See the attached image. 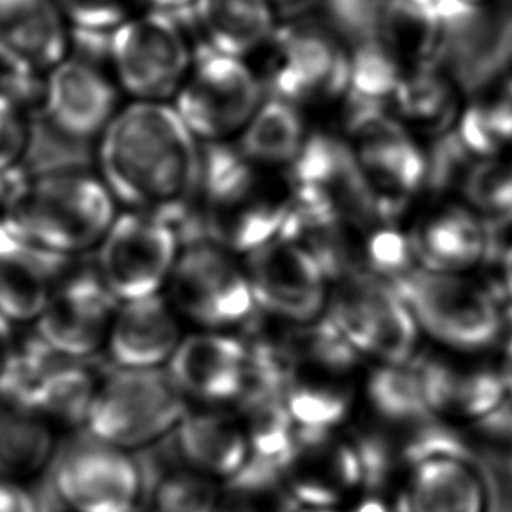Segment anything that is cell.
I'll use <instances>...</instances> for the list:
<instances>
[{"label":"cell","instance_id":"obj_1","mask_svg":"<svg viewBox=\"0 0 512 512\" xmlns=\"http://www.w3.org/2000/svg\"><path fill=\"white\" fill-rule=\"evenodd\" d=\"M100 179L132 210L177 224L200 198L201 146L173 105L135 102L100 135Z\"/></svg>","mask_w":512,"mask_h":512},{"label":"cell","instance_id":"obj_2","mask_svg":"<svg viewBox=\"0 0 512 512\" xmlns=\"http://www.w3.org/2000/svg\"><path fill=\"white\" fill-rule=\"evenodd\" d=\"M294 205L287 172L247 160L224 142L201 146L198 217L205 242L249 254L277 238Z\"/></svg>","mask_w":512,"mask_h":512},{"label":"cell","instance_id":"obj_3","mask_svg":"<svg viewBox=\"0 0 512 512\" xmlns=\"http://www.w3.org/2000/svg\"><path fill=\"white\" fill-rule=\"evenodd\" d=\"M282 324L270 329L256 319L250 329L275 359L292 420L305 429H338L352 411L359 353L327 317Z\"/></svg>","mask_w":512,"mask_h":512},{"label":"cell","instance_id":"obj_4","mask_svg":"<svg viewBox=\"0 0 512 512\" xmlns=\"http://www.w3.org/2000/svg\"><path fill=\"white\" fill-rule=\"evenodd\" d=\"M116 217L100 175L74 165L30 173L11 224L42 249L77 257L97 249Z\"/></svg>","mask_w":512,"mask_h":512},{"label":"cell","instance_id":"obj_5","mask_svg":"<svg viewBox=\"0 0 512 512\" xmlns=\"http://www.w3.org/2000/svg\"><path fill=\"white\" fill-rule=\"evenodd\" d=\"M280 236L303 247L329 284L352 275L395 282L416 266L408 233L385 215L341 217L294 203Z\"/></svg>","mask_w":512,"mask_h":512},{"label":"cell","instance_id":"obj_6","mask_svg":"<svg viewBox=\"0 0 512 512\" xmlns=\"http://www.w3.org/2000/svg\"><path fill=\"white\" fill-rule=\"evenodd\" d=\"M392 284L420 333L448 352L481 355L506 334V315L497 294L469 275L415 266Z\"/></svg>","mask_w":512,"mask_h":512},{"label":"cell","instance_id":"obj_7","mask_svg":"<svg viewBox=\"0 0 512 512\" xmlns=\"http://www.w3.org/2000/svg\"><path fill=\"white\" fill-rule=\"evenodd\" d=\"M186 399L160 367L102 374L84 430L125 451L146 450L177 429Z\"/></svg>","mask_w":512,"mask_h":512},{"label":"cell","instance_id":"obj_8","mask_svg":"<svg viewBox=\"0 0 512 512\" xmlns=\"http://www.w3.org/2000/svg\"><path fill=\"white\" fill-rule=\"evenodd\" d=\"M263 53L259 77L268 97L296 107L346 97L350 46L326 20L303 16L278 23Z\"/></svg>","mask_w":512,"mask_h":512},{"label":"cell","instance_id":"obj_9","mask_svg":"<svg viewBox=\"0 0 512 512\" xmlns=\"http://www.w3.org/2000/svg\"><path fill=\"white\" fill-rule=\"evenodd\" d=\"M346 133L381 214L397 221L427 180L425 149L388 105L348 98Z\"/></svg>","mask_w":512,"mask_h":512},{"label":"cell","instance_id":"obj_10","mask_svg":"<svg viewBox=\"0 0 512 512\" xmlns=\"http://www.w3.org/2000/svg\"><path fill=\"white\" fill-rule=\"evenodd\" d=\"M193 58L194 41L186 21L149 9L116 28L109 42L114 81L137 102L175 97Z\"/></svg>","mask_w":512,"mask_h":512},{"label":"cell","instance_id":"obj_11","mask_svg":"<svg viewBox=\"0 0 512 512\" xmlns=\"http://www.w3.org/2000/svg\"><path fill=\"white\" fill-rule=\"evenodd\" d=\"M264 95L261 77L247 60L194 46L191 69L175 93L173 109L196 139L224 142L242 132Z\"/></svg>","mask_w":512,"mask_h":512},{"label":"cell","instance_id":"obj_12","mask_svg":"<svg viewBox=\"0 0 512 512\" xmlns=\"http://www.w3.org/2000/svg\"><path fill=\"white\" fill-rule=\"evenodd\" d=\"M41 483L72 512H123L139 502L142 490L132 453L86 430L53 453Z\"/></svg>","mask_w":512,"mask_h":512},{"label":"cell","instance_id":"obj_13","mask_svg":"<svg viewBox=\"0 0 512 512\" xmlns=\"http://www.w3.org/2000/svg\"><path fill=\"white\" fill-rule=\"evenodd\" d=\"M327 319L359 355L399 364L416 353L420 329L394 284L371 275L333 282Z\"/></svg>","mask_w":512,"mask_h":512},{"label":"cell","instance_id":"obj_14","mask_svg":"<svg viewBox=\"0 0 512 512\" xmlns=\"http://www.w3.org/2000/svg\"><path fill=\"white\" fill-rule=\"evenodd\" d=\"M168 285L173 308L210 331L247 324L257 312L245 268L215 243L184 247Z\"/></svg>","mask_w":512,"mask_h":512},{"label":"cell","instance_id":"obj_15","mask_svg":"<svg viewBox=\"0 0 512 512\" xmlns=\"http://www.w3.org/2000/svg\"><path fill=\"white\" fill-rule=\"evenodd\" d=\"M97 271L119 303L160 294L180 254L172 224L153 214L130 210L116 221L97 247Z\"/></svg>","mask_w":512,"mask_h":512},{"label":"cell","instance_id":"obj_16","mask_svg":"<svg viewBox=\"0 0 512 512\" xmlns=\"http://www.w3.org/2000/svg\"><path fill=\"white\" fill-rule=\"evenodd\" d=\"M245 273L259 312L270 319L305 324L319 319L329 280L298 243L277 236L247 254Z\"/></svg>","mask_w":512,"mask_h":512},{"label":"cell","instance_id":"obj_17","mask_svg":"<svg viewBox=\"0 0 512 512\" xmlns=\"http://www.w3.org/2000/svg\"><path fill=\"white\" fill-rule=\"evenodd\" d=\"M118 306L97 266L74 261L35 320L34 331L63 357L91 359L107 345Z\"/></svg>","mask_w":512,"mask_h":512},{"label":"cell","instance_id":"obj_18","mask_svg":"<svg viewBox=\"0 0 512 512\" xmlns=\"http://www.w3.org/2000/svg\"><path fill=\"white\" fill-rule=\"evenodd\" d=\"M275 467L285 495L303 506L338 509L364 485L353 441L338 429L298 427Z\"/></svg>","mask_w":512,"mask_h":512},{"label":"cell","instance_id":"obj_19","mask_svg":"<svg viewBox=\"0 0 512 512\" xmlns=\"http://www.w3.org/2000/svg\"><path fill=\"white\" fill-rule=\"evenodd\" d=\"M462 353H415V364L430 415L451 427L492 420L509 406L500 369Z\"/></svg>","mask_w":512,"mask_h":512},{"label":"cell","instance_id":"obj_20","mask_svg":"<svg viewBox=\"0 0 512 512\" xmlns=\"http://www.w3.org/2000/svg\"><path fill=\"white\" fill-rule=\"evenodd\" d=\"M287 175L296 205L341 217L385 215L346 140L326 133L306 137Z\"/></svg>","mask_w":512,"mask_h":512},{"label":"cell","instance_id":"obj_21","mask_svg":"<svg viewBox=\"0 0 512 512\" xmlns=\"http://www.w3.org/2000/svg\"><path fill=\"white\" fill-rule=\"evenodd\" d=\"M118 112V84L98 63L70 53L44 77L42 114L65 139H100Z\"/></svg>","mask_w":512,"mask_h":512},{"label":"cell","instance_id":"obj_22","mask_svg":"<svg viewBox=\"0 0 512 512\" xmlns=\"http://www.w3.org/2000/svg\"><path fill=\"white\" fill-rule=\"evenodd\" d=\"M418 268L469 275L495 257V231L465 203H441L416 219L408 233Z\"/></svg>","mask_w":512,"mask_h":512},{"label":"cell","instance_id":"obj_23","mask_svg":"<svg viewBox=\"0 0 512 512\" xmlns=\"http://www.w3.org/2000/svg\"><path fill=\"white\" fill-rule=\"evenodd\" d=\"M72 53L56 0H0V74L46 77Z\"/></svg>","mask_w":512,"mask_h":512},{"label":"cell","instance_id":"obj_24","mask_svg":"<svg viewBox=\"0 0 512 512\" xmlns=\"http://www.w3.org/2000/svg\"><path fill=\"white\" fill-rule=\"evenodd\" d=\"M490 488L469 446L434 453L402 479L395 512H490Z\"/></svg>","mask_w":512,"mask_h":512},{"label":"cell","instance_id":"obj_25","mask_svg":"<svg viewBox=\"0 0 512 512\" xmlns=\"http://www.w3.org/2000/svg\"><path fill=\"white\" fill-rule=\"evenodd\" d=\"M76 257L42 249L11 222L0 224V312L16 326H34Z\"/></svg>","mask_w":512,"mask_h":512},{"label":"cell","instance_id":"obj_26","mask_svg":"<svg viewBox=\"0 0 512 512\" xmlns=\"http://www.w3.org/2000/svg\"><path fill=\"white\" fill-rule=\"evenodd\" d=\"M168 374L184 397L208 404L236 401L247 378V346L215 331L193 334L173 352Z\"/></svg>","mask_w":512,"mask_h":512},{"label":"cell","instance_id":"obj_27","mask_svg":"<svg viewBox=\"0 0 512 512\" xmlns=\"http://www.w3.org/2000/svg\"><path fill=\"white\" fill-rule=\"evenodd\" d=\"M277 13L268 0H196L180 18L194 46L247 60L270 42L280 23Z\"/></svg>","mask_w":512,"mask_h":512},{"label":"cell","instance_id":"obj_28","mask_svg":"<svg viewBox=\"0 0 512 512\" xmlns=\"http://www.w3.org/2000/svg\"><path fill=\"white\" fill-rule=\"evenodd\" d=\"M180 341L177 310L154 294L119 303L105 348L116 367L149 369L168 362Z\"/></svg>","mask_w":512,"mask_h":512},{"label":"cell","instance_id":"obj_29","mask_svg":"<svg viewBox=\"0 0 512 512\" xmlns=\"http://www.w3.org/2000/svg\"><path fill=\"white\" fill-rule=\"evenodd\" d=\"M173 439L189 467L217 481L235 478L252 457L238 418L219 409L186 411Z\"/></svg>","mask_w":512,"mask_h":512},{"label":"cell","instance_id":"obj_30","mask_svg":"<svg viewBox=\"0 0 512 512\" xmlns=\"http://www.w3.org/2000/svg\"><path fill=\"white\" fill-rule=\"evenodd\" d=\"M464 93L437 63L409 70L388 102V111L409 132L441 137L451 132L464 104Z\"/></svg>","mask_w":512,"mask_h":512},{"label":"cell","instance_id":"obj_31","mask_svg":"<svg viewBox=\"0 0 512 512\" xmlns=\"http://www.w3.org/2000/svg\"><path fill=\"white\" fill-rule=\"evenodd\" d=\"M100 380L102 373L91 366L90 359L62 357L20 406L49 425L60 423L79 429L86 425Z\"/></svg>","mask_w":512,"mask_h":512},{"label":"cell","instance_id":"obj_32","mask_svg":"<svg viewBox=\"0 0 512 512\" xmlns=\"http://www.w3.org/2000/svg\"><path fill=\"white\" fill-rule=\"evenodd\" d=\"M236 406L235 416L247 437L252 458L277 464L298 429L282 392L270 383L247 378Z\"/></svg>","mask_w":512,"mask_h":512},{"label":"cell","instance_id":"obj_33","mask_svg":"<svg viewBox=\"0 0 512 512\" xmlns=\"http://www.w3.org/2000/svg\"><path fill=\"white\" fill-rule=\"evenodd\" d=\"M453 133L474 160H502L512 149V90L490 86L467 95Z\"/></svg>","mask_w":512,"mask_h":512},{"label":"cell","instance_id":"obj_34","mask_svg":"<svg viewBox=\"0 0 512 512\" xmlns=\"http://www.w3.org/2000/svg\"><path fill=\"white\" fill-rule=\"evenodd\" d=\"M305 140V121L299 107L268 97L243 128L238 149L261 167H291Z\"/></svg>","mask_w":512,"mask_h":512},{"label":"cell","instance_id":"obj_35","mask_svg":"<svg viewBox=\"0 0 512 512\" xmlns=\"http://www.w3.org/2000/svg\"><path fill=\"white\" fill-rule=\"evenodd\" d=\"M53 453L51 425L30 409L0 399V476L28 478L44 471Z\"/></svg>","mask_w":512,"mask_h":512},{"label":"cell","instance_id":"obj_36","mask_svg":"<svg viewBox=\"0 0 512 512\" xmlns=\"http://www.w3.org/2000/svg\"><path fill=\"white\" fill-rule=\"evenodd\" d=\"M367 401L376 418L409 422L432 416L423 397L413 357L399 364H380L367 378Z\"/></svg>","mask_w":512,"mask_h":512},{"label":"cell","instance_id":"obj_37","mask_svg":"<svg viewBox=\"0 0 512 512\" xmlns=\"http://www.w3.org/2000/svg\"><path fill=\"white\" fill-rule=\"evenodd\" d=\"M156 512H214L221 488L219 481L189 465L149 467Z\"/></svg>","mask_w":512,"mask_h":512},{"label":"cell","instance_id":"obj_38","mask_svg":"<svg viewBox=\"0 0 512 512\" xmlns=\"http://www.w3.org/2000/svg\"><path fill=\"white\" fill-rule=\"evenodd\" d=\"M464 203L495 226L512 224V168L509 161L474 160L458 187Z\"/></svg>","mask_w":512,"mask_h":512},{"label":"cell","instance_id":"obj_39","mask_svg":"<svg viewBox=\"0 0 512 512\" xmlns=\"http://www.w3.org/2000/svg\"><path fill=\"white\" fill-rule=\"evenodd\" d=\"M287 500L275 464L250 457L249 464L229 479L214 512H282Z\"/></svg>","mask_w":512,"mask_h":512},{"label":"cell","instance_id":"obj_40","mask_svg":"<svg viewBox=\"0 0 512 512\" xmlns=\"http://www.w3.org/2000/svg\"><path fill=\"white\" fill-rule=\"evenodd\" d=\"M72 34L111 35L135 14L146 11L142 0H56Z\"/></svg>","mask_w":512,"mask_h":512},{"label":"cell","instance_id":"obj_41","mask_svg":"<svg viewBox=\"0 0 512 512\" xmlns=\"http://www.w3.org/2000/svg\"><path fill=\"white\" fill-rule=\"evenodd\" d=\"M392 6L394 0H322V20L352 46L376 39Z\"/></svg>","mask_w":512,"mask_h":512},{"label":"cell","instance_id":"obj_42","mask_svg":"<svg viewBox=\"0 0 512 512\" xmlns=\"http://www.w3.org/2000/svg\"><path fill=\"white\" fill-rule=\"evenodd\" d=\"M32 118L34 112L0 74V170L23 165L32 144Z\"/></svg>","mask_w":512,"mask_h":512},{"label":"cell","instance_id":"obj_43","mask_svg":"<svg viewBox=\"0 0 512 512\" xmlns=\"http://www.w3.org/2000/svg\"><path fill=\"white\" fill-rule=\"evenodd\" d=\"M18 327L0 312V399H6L14 359L20 346L21 333Z\"/></svg>","mask_w":512,"mask_h":512},{"label":"cell","instance_id":"obj_44","mask_svg":"<svg viewBox=\"0 0 512 512\" xmlns=\"http://www.w3.org/2000/svg\"><path fill=\"white\" fill-rule=\"evenodd\" d=\"M28 175L23 165L21 167L0 170V224L11 222L14 208L18 205L21 193L27 184Z\"/></svg>","mask_w":512,"mask_h":512},{"label":"cell","instance_id":"obj_45","mask_svg":"<svg viewBox=\"0 0 512 512\" xmlns=\"http://www.w3.org/2000/svg\"><path fill=\"white\" fill-rule=\"evenodd\" d=\"M0 512H37L34 493L0 476Z\"/></svg>","mask_w":512,"mask_h":512},{"label":"cell","instance_id":"obj_46","mask_svg":"<svg viewBox=\"0 0 512 512\" xmlns=\"http://www.w3.org/2000/svg\"><path fill=\"white\" fill-rule=\"evenodd\" d=\"M476 429L479 432H485L486 436L499 437L512 483V411L509 413V406L502 409L499 415L493 416L492 420L479 425Z\"/></svg>","mask_w":512,"mask_h":512},{"label":"cell","instance_id":"obj_47","mask_svg":"<svg viewBox=\"0 0 512 512\" xmlns=\"http://www.w3.org/2000/svg\"><path fill=\"white\" fill-rule=\"evenodd\" d=\"M500 289L512 306V238L499 256Z\"/></svg>","mask_w":512,"mask_h":512},{"label":"cell","instance_id":"obj_48","mask_svg":"<svg viewBox=\"0 0 512 512\" xmlns=\"http://www.w3.org/2000/svg\"><path fill=\"white\" fill-rule=\"evenodd\" d=\"M504 346H502V359H500V376L506 387L507 402L512 408V329L504 334Z\"/></svg>","mask_w":512,"mask_h":512},{"label":"cell","instance_id":"obj_49","mask_svg":"<svg viewBox=\"0 0 512 512\" xmlns=\"http://www.w3.org/2000/svg\"><path fill=\"white\" fill-rule=\"evenodd\" d=\"M142 2L149 11L180 16V14H186L196 0H142Z\"/></svg>","mask_w":512,"mask_h":512},{"label":"cell","instance_id":"obj_50","mask_svg":"<svg viewBox=\"0 0 512 512\" xmlns=\"http://www.w3.org/2000/svg\"><path fill=\"white\" fill-rule=\"evenodd\" d=\"M502 77L512 90V18L506 21L504 42H502Z\"/></svg>","mask_w":512,"mask_h":512},{"label":"cell","instance_id":"obj_51","mask_svg":"<svg viewBox=\"0 0 512 512\" xmlns=\"http://www.w3.org/2000/svg\"><path fill=\"white\" fill-rule=\"evenodd\" d=\"M369 490V488H366ZM374 495H367L366 499L360 502L355 512H392L390 506L385 504V500L378 497V490H371Z\"/></svg>","mask_w":512,"mask_h":512},{"label":"cell","instance_id":"obj_52","mask_svg":"<svg viewBox=\"0 0 512 512\" xmlns=\"http://www.w3.org/2000/svg\"><path fill=\"white\" fill-rule=\"evenodd\" d=\"M282 512H338V509H326V507L303 506L294 500H287Z\"/></svg>","mask_w":512,"mask_h":512},{"label":"cell","instance_id":"obj_53","mask_svg":"<svg viewBox=\"0 0 512 512\" xmlns=\"http://www.w3.org/2000/svg\"><path fill=\"white\" fill-rule=\"evenodd\" d=\"M268 2L277 11H280V9H298L299 6H303L308 0H268Z\"/></svg>","mask_w":512,"mask_h":512},{"label":"cell","instance_id":"obj_54","mask_svg":"<svg viewBox=\"0 0 512 512\" xmlns=\"http://www.w3.org/2000/svg\"><path fill=\"white\" fill-rule=\"evenodd\" d=\"M123 512H156L153 509V506H144V504H140V502H137L135 506L130 507V509H126V511Z\"/></svg>","mask_w":512,"mask_h":512},{"label":"cell","instance_id":"obj_55","mask_svg":"<svg viewBox=\"0 0 512 512\" xmlns=\"http://www.w3.org/2000/svg\"><path fill=\"white\" fill-rule=\"evenodd\" d=\"M464 2H467V4L472 7H485L486 4H490L492 0H464Z\"/></svg>","mask_w":512,"mask_h":512},{"label":"cell","instance_id":"obj_56","mask_svg":"<svg viewBox=\"0 0 512 512\" xmlns=\"http://www.w3.org/2000/svg\"><path fill=\"white\" fill-rule=\"evenodd\" d=\"M509 154H511V156H509V165H511V168H512V149H511V153H509Z\"/></svg>","mask_w":512,"mask_h":512}]
</instances>
